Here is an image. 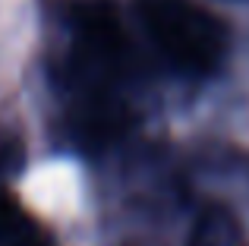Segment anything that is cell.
Here are the masks:
<instances>
[{
	"mask_svg": "<svg viewBox=\"0 0 249 246\" xmlns=\"http://www.w3.org/2000/svg\"><path fill=\"white\" fill-rule=\"evenodd\" d=\"M142 19L158 51L183 73H212L227 54L221 19L189 0H145Z\"/></svg>",
	"mask_w": 249,
	"mask_h": 246,
	"instance_id": "obj_1",
	"label": "cell"
},
{
	"mask_svg": "<svg viewBox=\"0 0 249 246\" xmlns=\"http://www.w3.org/2000/svg\"><path fill=\"white\" fill-rule=\"evenodd\" d=\"M0 246H48V240H44V237L38 234L35 228H29V230L16 234L13 240H6V243H0Z\"/></svg>",
	"mask_w": 249,
	"mask_h": 246,
	"instance_id": "obj_4",
	"label": "cell"
},
{
	"mask_svg": "<svg viewBox=\"0 0 249 246\" xmlns=\"http://www.w3.org/2000/svg\"><path fill=\"white\" fill-rule=\"evenodd\" d=\"M189 246H243V234H240L237 221L231 211L224 209H208L196 221Z\"/></svg>",
	"mask_w": 249,
	"mask_h": 246,
	"instance_id": "obj_3",
	"label": "cell"
},
{
	"mask_svg": "<svg viewBox=\"0 0 249 246\" xmlns=\"http://www.w3.org/2000/svg\"><path fill=\"white\" fill-rule=\"evenodd\" d=\"M126 107L110 95V88L85 92V105L76 114V136L89 148H104L114 139H120V133L126 129Z\"/></svg>",
	"mask_w": 249,
	"mask_h": 246,
	"instance_id": "obj_2",
	"label": "cell"
}]
</instances>
